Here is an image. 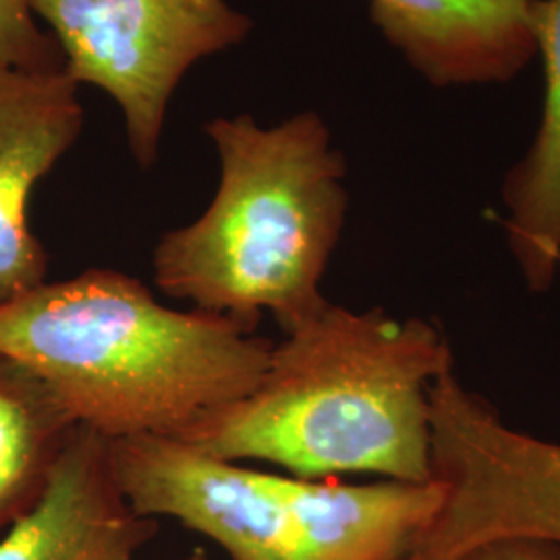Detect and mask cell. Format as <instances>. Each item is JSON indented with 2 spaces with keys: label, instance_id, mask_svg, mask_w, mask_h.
Masks as SVG:
<instances>
[{
  "label": "cell",
  "instance_id": "1",
  "mask_svg": "<svg viewBox=\"0 0 560 560\" xmlns=\"http://www.w3.org/2000/svg\"><path fill=\"white\" fill-rule=\"evenodd\" d=\"M455 370L441 330L328 301L272 345L258 384L175 441L305 480L432 481L430 388Z\"/></svg>",
  "mask_w": 560,
  "mask_h": 560
},
{
  "label": "cell",
  "instance_id": "2",
  "mask_svg": "<svg viewBox=\"0 0 560 560\" xmlns=\"http://www.w3.org/2000/svg\"><path fill=\"white\" fill-rule=\"evenodd\" d=\"M272 342L240 322L175 310L113 268H90L0 305V355L46 382L80 425L108 441L177 439L245 397Z\"/></svg>",
  "mask_w": 560,
  "mask_h": 560
},
{
  "label": "cell",
  "instance_id": "3",
  "mask_svg": "<svg viewBox=\"0 0 560 560\" xmlns=\"http://www.w3.org/2000/svg\"><path fill=\"white\" fill-rule=\"evenodd\" d=\"M221 179L200 219L156 245L154 284L171 300L258 330H282L328 303L320 284L347 217V164L326 122L301 113L277 127L214 119Z\"/></svg>",
  "mask_w": 560,
  "mask_h": 560
},
{
  "label": "cell",
  "instance_id": "4",
  "mask_svg": "<svg viewBox=\"0 0 560 560\" xmlns=\"http://www.w3.org/2000/svg\"><path fill=\"white\" fill-rule=\"evenodd\" d=\"M430 430L442 501L409 559L455 560L501 538L560 546V442L509 425L455 372L430 390Z\"/></svg>",
  "mask_w": 560,
  "mask_h": 560
},
{
  "label": "cell",
  "instance_id": "5",
  "mask_svg": "<svg viewBox=\"0 0 560 560\" xmlns=\"http://www.w3.org/2000/svg\"><path fill=\"white\" fill-rule=\"evenodd\" d=\"M59 44L69 80L119 104L141 168L161 150L166 106L183 75L245 40L254 21L226 0H27Z\"/></svg>",
  "mask_w": 560,
  "mask_h": 560
},
{
  "label": "cell",
  "instance_id": "6",
  "mask_svg": "<svg viewBox=\"0 0 560 560\" xmlns=\"http://www.w3.org/2000/svg\"><path fill=\"white\" fill-rule=\"evenodd\" d=\"M120 488L150 520L179 521L233 560H305L298 480L164 436L113 441Z\"/></svg>",
  "mask_w": 560,
  "mask_h": 560
},
{
  "label": "cell",
  "instance_id": "7",
  "mask_svg": "<svg viewBox=\"0 0 560 560\" xmlns=\"http://www.w3.org/2000/svg\"><path fill=\"white\" fill-rule=\"evenodd\" d=\"M83 129L78 83L65 71L0 65V305L40 287L48 256L30 200Z\"/></svg>",
  "mask_w": 560,
  "mask_h": 560
},
{
  "label": "cell",
  "instance_id": "8",
  "mask_svg": "<svg viewBox=\"0 0 560 560\" xmlns=\"http://www.w3.org/2000/svg\"><path fill=\"white\" fill-rule=\"evenodd\" d=\"M156 534L120 488L113 441L80 425L40 499L0 534V560H136Z\"/></svg>",
  "mask_w": 560,
  "mask_h": 560
},
{
  "label": "cell",
  "instance_id": "9",
  "mask_svg": "<svg viewBox=\"0 0 560 560\" xmlns=\"http://www.w3.org/2000/svg\"><path fill=\"white\" fill-rule=\"evenodd\" d=\"M536 0H370L382 36L436 88L504 83L538 55Z\"/></svg>",
  "mask_w": 560,
  "mask_h": 560
},
{
  "label": "cell",
  "instance_id": "10",
  "mask_svg": "<svg viewBox=\"0 0 560 560\" xmlns=\"http://www.w3.org/2000/svg\"><path fill=\"white\" fill-rule=\"evenodd\" d=\"M534 36L544 59L540 127L506 175L504 231L527 289L548 291L560 268V0L534 2Z\"/></svg>",
  "mask_w": 560,
  "mask_h": 560
},
{
  "label": "cell",
  "instance_id": "11",
  "mask_svg": "<svg viewBox=\"0 0 560 560\" xmlns=\"http://www.w3.org/2000/svg\"><path fill=\"white\" fill-rule=\"evenodd\" d=\"M78 428L36 372L0 355V534L40 499Z\"/></svg>",
  "mask_w": 560,
  "mask_h": 560
},
{
  "label": "cell",
  "instance_id": "12",
  "mask_svg": "<svg viewBox=\"0 0 560 560\" xmlns=\"http://www.w3.org/2000/svg\"><path fill=\"white\" fill-rule=\"evenodd\" d=\"M0 65L23 71H65L59 44L42 32L27 0H0Z\"/></svg>",
  "mask_w": 560,
  "mask_h": 560
},
{
  "label": "cell",
  "instance_id": "13",
  "mask_svg": "<svg viewBox=\"0 0 560 560\" xmlns=\"http://www.w3.org/2000/svg\"><path fill=\"white\" fill-rule=\"evenodd\" d=\"M455 560H560V546L538 538H501L478 544Z\"/></svg>",
  "mask_w": 560,
  "mask_h": 560
},
{
  "label": "cell",
  "instance_id": "14",
  "mask_svg": "<svg viewBox=\"0 0 560 560\" xmlns=\"http://www.w3.org/2000/svg\"><path fill=\"white\" fill-rule=\"evenodd\" d=\"M179 560H210V557H208V552L203 548H196V550H191L189 555H185Z\"/></svg>",
  "mask_w": 560,
  "mask_h": 560
}]
</instances>
